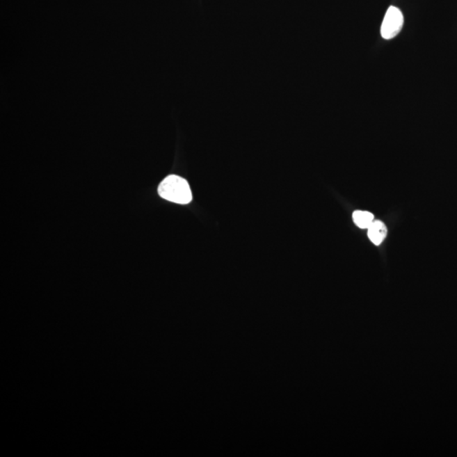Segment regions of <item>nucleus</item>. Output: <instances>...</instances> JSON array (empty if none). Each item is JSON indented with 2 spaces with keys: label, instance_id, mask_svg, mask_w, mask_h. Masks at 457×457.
<instances>
[{
  "label": "nucleus",
  "instance_id": "obj_1",
  "mask_svg": "<svg viewBox=\"0 0 457 457\" xmlns=\"http://www.w3.org/2000/svg\"><path fill=\"white\" fill-rule=\"evenodd\" d=\"M159 196L167 201L178 205H187L193 200V194L189 182L177 175H169L160 183Z\"/></svg>",
  "mask_w": 457,
  "mask_h": 457
},
{
  "label": "nucleus",
  "instance_id": "obj_2",
  "mask_svg": "<svg viewBox=\"0 0 457 457\" xmlns=\"http://www.w3.org/2000/svg\"><path fill=\"white\" fill-rule=\"evenodd\" d=\"M404 24V17L401 11L394 6L389 7L381 26V36L390 40L399 34Z\"/></svg>",
  "mask_w": 457,
  "mask_h": 457
},
{
  "label": "nucleus",
  "instance_id": "obj_3",
  "mask_svg": "<svg viewBox=\"0 0 457 457\" xmlns=\"http://www.w3.org/2000/svg\"><path fill=\"white\" fill-rule=\"evenodd\" d=\"M368 236L374 245L380 246L387 236V228L382 221H374L368 228Z\"/></svg>",
  "mask_w": 457,
  "mask_h": 457
},
{
  "label": "nucleus",
  "instance_id": "obj_4",
  "mask_svg": "<svg viewBox=\"0 0 457 457\" xmlns=\"http://www.w3.org/2000/svg\"><path fill=\"white\" fill-rule=\"evenodd\" d=\"M353 218L355 225L361 229H368L374 221V214L367 211H355Z\"/></svg>",
  "mask_w": 457,
  "mask_h": 457
}]
</instances>
